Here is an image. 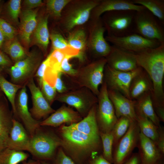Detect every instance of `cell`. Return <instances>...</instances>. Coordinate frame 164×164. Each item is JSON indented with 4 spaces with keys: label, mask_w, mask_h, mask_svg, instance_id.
Segmentation results:
<instances>
[{
    "label": "cell",
    "mask_w": 164,
    "mask_h": 164,
    "mask_svg": "<svg viewBox=\"0 0 164 164\" xmlns=\"http://www.w3.org/2000/svg\"><path fill=\"white\" fill-rule=\"evenodd\" d=\"M4 95V94L3 93V92L1 91V90L0 89V98L2 97Z\"/></svg>",
    "instance_id": "cell-53"
},
{
    "label": "cell",
    "mask_w": 164,
    "mask_h": 164,
    "mask_svg": "<svg viewBox=\"0 0 164 164\" xmlns=\"http://www.w3.org/2000/svg\"><path fill=\"white\" fill-rule=\"evenodd\" d=\"M0 29L5 40H10L15 37L18 32L10 23L0 17Z\"/></svg>",
    "instance_id": "cell-38"
},
{
    "label": "cell",
    "mask_w": 164,
    "mask_h": 164,
    "mask_svg": "<svg viewBox=\"0 0 164 164\" xmlns=\"http://www.w3.org/2000/svg\"><path fill=\"white\" fill-rule=\"evenodd\" d=\"M97 105L78 122L60 129L62 146L67 149L70 157L77 164H83L90 155L97 152L101 143L97 121Z\"/></svg>",
    "instance_id": "cell-1"
},
{
    "label": "cell",
    "mask_w": 164,
    "mask_h": 164,
    "mask_svg": "<svg viewBox=\"0 0 164 164\" xmlns=\"http://www.w3.org/2000/svg\"><path fill=\"white\" fill-rule=\"evenodd\" d=\"M106 64V59L102 57L78 70L76 77L80 85L88 89L97 96L99 92V87L104 82Z\"/></svg>",
    "instance_id": "cell-7"
},
{
    "label": "cell",
    "mask_w": 164,
    "mask_h": 164,
    "mask_svg": "<svg viewBox=\"0 0 164 164\" xmlns=\"http://www.w3.org/2000/svg\"><path fill=\"white\" fill-rule=\"evenodd\" d=\"M100 135L103 147L102 155L107 160L113 164V137L112 132L111 131L108 132L100 131Z\"/></svg>",
    "instance_id": "cell-36"
},
{
    "label": "cell",
    "mask_w": 164,
    "mask_h": 164,
    "mask_svg": "<svg viewBox=\"0 0 164 164\" xmlns=\"http://www.w3.org/2000/svg\"><path fill=\"white\" fill-rule=\"evenodd\" d=\"M105 38L113 45L135 54L162 44L156 40L148 39L135 33L122 37L108 35Z\"/></svg>",
    "instance_id": "cell-12"
},
{
    "label": "cell",
    "mask_w": 164,
    "mask_h": 164,
    "mask_svg": "<svg viewBox=\"0 0 164 164\" xmlns=\"http://www.w3.org/2000/svg\"><path fill=\"white\" fill-rule=\"evenodd\" d=\"M1 2V0H0V2Z\"/></svg>",
    "instance_id": "cell-56"
},
{
    "label": "cell",
    "mask_w": 164,
    "mask_h": 164,
    "mask_svg": "<svg viewBox=\"0 0 164 164\" xmlns=\"http://www.w3.org/2000/svg\"><path fill=\"white\" fill-rule=\"evenodd\" d=\"M44 96L50 105L55 100L56 91L54 87H52L43 79L39 86Z\"/></svg>",
    "instance_id": "cell-39"
},
{
    "label": "cell",
    "mask_w": 164,
    "mask_h": 164,
    "mask_svg": "<svg viewBox=\"0 0 164 164\" xmlns=\"http://www.w3.org/2000/svg\"><path fill=\"white\" fill-rule=\"evenodd\" d=\"M101 0L82 2L73 7L66 16L64 22L65 29L70 31L75 27L83 25L89 18L91 12Z\"/></svg>",
    "instance_id": "cell-15"
},
{
    "label": "cell",
    "mask_w": 164,
    "mask_h": 164,
    "mask_svg": "<svg viewBox=\"0 0 164 164\" xmlns=\"http://www.w3.org/2000/svg\"><path fill=\"white\" fill-rule=\"evenodd\" d=\"M96 96L84 87L60 94L56 96L55 100L74 108L81 116H86L92 107L97 103Z\"/></svg>",
    "instance_id": "cell-9"
},
{
    "label": "cell",
    "mask_w": 164,
    "mask_h": 164,
    "mask_svg": "<svg viewBox=\"0 0 164 164\" xmlns=\"http://www.w3.org/2000/svg\"><path fill=\"white\" fill-rule=\"evenodd\" d=\"M26 85L31 94L32 106L29 111L34 119L39 121L55 112L44 96L40 88L35 84L33 77L29 80Z\"/></svg>",
    "instance_id": "cell-16"
},
{
    "label": "cell",
    "mask_w": 164,
    "mask_h": 164,
    "mask_svg": "<svg viewBox=\"0 0 164 164\" xmlns=\"http://www.w3.org/2000/svg\"><path fill=\"white\" fill-rule=\"evenodd\" d=\"M140 159L138 153L132 154L130 157L122 164H140Z\"/></svg>",
    "instance_id": "cell-49"
},
{
    "label": "cell",
    "mask_w": 164,
    "mask_h": 164,
    "mask_svg": "<svg viewBox=\"0 0 164 164\" xmlns=\"http://www.w3.org/2000/svg\"><path fill=\"white\" fill-rule=\"evenodd\" d=\"M20 0H10L7 3L4 11L2 13V16H0L9 22L16 25H19V17L20 15L21 9Z\"/></svg>",
    "instance_id": "cell-33"
},
{
    "label": "cell",
    "mask_w": 164,
    "mask_h": 164,
    "mask_svg": "<svg viewBox=\"0 0 164 164\" xmlns=\"http://www.w3.org/2000/svg\"><path fill=\"white\" fill-rule=\"evenodd\" d=\"M49 16L47 14L39 18L31 37L30 45H37L44 53L46 52L49 42L50 34L48 26Z\"/></svg>",
    "instance_id": "cell-26"
},
{
    "label": "cell",
    "mask_w": 164,
    "mask_h": 164,
    "mask_svg": "<svg viewBox=\"0 0 164 164\" xmlns=\"http://www.w3.org/2000/svg\"><path fill=\"white\" fill-rule=\"evenodd\" d=\"M164 163L163 162V159L158 162L156 164H162Z\"/></svg>",
    "instance_id": "cell-54"
},
{
    "label": "cell",
    "mask_w": 164,
    "mask_h": 164,
    "mask_svg": "<svg viewBox=\"0 0 164 164\" xmlns=\"http://www.w3.org/2000/svg\"><path fill=\"white\" fill-rule=\"evenodd\" d=\"M23 86L8 81L0 71V89L7 97L11 105L13 113L17 118L15 106L16 94Z\"/></svg>",
    "instance_id": "cell-29"
},
{
    "label": "cell",
    "mask_w": 164,
    "mask_h": 164,
    "mask_svg": "<svg viewBox=\"0 0 164 164\" xmlns=\"http://www.w3.org/2000/svg\"><path fill=\"white\" fill-rule=\"evenodd\" d=\"M162 164H164V163H163Z\"/></svg>",
    "instance_id": "cell-55"
},
{
    "label": "cell",
    "mask_w": 164,
    "mask_h": 164,
    "mask_svg": "<svg viewBox=\"0 0 164 164\" xmlns=\"http://www.w3.org/2000/svg\"><path fill=\"white\" fill-rule=\"evenodd\" d=\"M23 4L25 10H31L43 5V3L41 0H25Z\"/></svg>",
    "instance_id": "cell-45"
},
{
    "label": "cell",
    "mask_w": 164,
    "mask_h": 164,
    "mask_svg": "<svg viewBox=\"0 0 164 164\" xmlns=\"http://www.w3.org/2000/svg\"><path fill=\"white\" fill-rule=\"evenodd\" d=\"M153 89L152 83L150 77L142 68L131 82L129 88L130 98L136 100L146 93H152Z\"/></svg>",
    "instance_id": "cell-25"
},
{
    "label": "cell",
    "mask_w": 164,
    "mask_h": 164,
    "mask_svg": "<svg viewBox=\"0 0 164 164\" xmlns=\"http://www.w3.org/2000/svg\"><path fill=\"white\" fill-rule=\"evenodd\" d=\"M29 156L22 151L6 148L0 153V164H18L26 161Z\"/></svg>",
    "instance_id": "cell-32"
},
{
    "label": "cell",
    "mask_w": 164,
    "mask_h": 164,
    "mask_svg": "<svg viewBox=\"0 0 164 164\" xmlns=\"http://www.w3.org/2000/svg\"><path fill=\"white\" fill-rule=\"evenodd\" d=\"M105 58L107 64L117 70L129 72L134 70L139 67L134 53L114 45L111 46V51Z\"/></svg>",
    "instance_id": "cell-13"
},
{
    "label": "cell",
    "mask_w": 164,
    "mask_h": 164,
    "mask_svg": "<svg viewBox=\"0 0 164 164\" xmlns=\"http://www.w3.org/2000/svg\"><path fill=\"white\" fill-rule=\"evenodd\" d=\"M88 164H112L104 159L102 155L95 156Z\"/></svg>",
    "instance_id": "cell-48"
},
{
    "label": "cell",
    "mask_w": 164,
    "mask_h": 164,
    "mask_svg": "<svg viewBox=\"0 0 164 164\" xmlns=\"http://www.w3.org/2000/svg\"><path fill=\"white\" fill-rule=\"evenodd\" d=\"M101 85L97 96L96 118L100 131L108 132L112 131L118 118L109 98L107 85L104 81Z\"/></svg>",
    "instance_id": "cell-6"
},
{
    "label": "cell",
    "mask_w": 164,
    "mask_h": 164,
    "mask_svg": "<svg viewBox=\"0 0 164 164\" xmlns=\"http://www.w3.org/2000/svg\"><path fill=\"white\" fill-rule=\"evenodd\" d=\"M42 164H50V163L46 161H40Z\"/></svg>",
    "instance_id": "cell-52"
},
{
    "label": "cell",
    "mask_w": 164,
    "mask_h": 164,
    "mask_svg": "<svg viewBox=\"0 0 164 164\" xmlns=\"http://www.w3.org/2000/svg\"><path fill=\"white\" fill-rule=\"evenodd\" d=\"M53 164H77L61 148L53 159Z\"/></svg>",
    "instance_id": "cell-42"
},
{
    "label": "cell",
    "mask_w": 164,
    "mask_h": 164,
    "mask_svg": "<svg viewBox=\"0 0 164 164\" xmlns=\"http://www.w3.org/2000/svg\"><path fill=\"white\" fill-rule=\"evenodd\" d=\"M159 136L157 142L155 144L161 152L164 154V131L161 126L159 129Z\"/></svg>",
    "instance_id": "cell-47"
},
{
    "label": "cell",
    "mask_w": 164,
    "mask_h": 164,
    "mask_svg": "<svg viewBox=\"0 0 164 164\" xmlns=\"http://www.w3.org/2000/svg\"><path fill=\"white\" fill-rule=\"evenodd\" d=\"M30 137L25 127L14 118L8 140L7 148L16 151H29Z\"/></svg>",
    "instance_id": "cell-22"
},
{
    "label": "cell",
    "mask_w": 164,
    "mask_h": 164,
    "mask_svg": "<svg viewBox=\"0 0 164 164\" xmlns=\"http://www.w3.org/2000/svg\"><path fill=\"white\" fill-rule=\"evenodd\" d=\"M37 9H24L20 14L18 34L21 43L27 50L30 46L31 37L37 23Z\"/></svg>",
    "instance_id": "cell-18"
},
{
    "label": "cell",
    "mask_w": 164,
    "mask_h": 164,
    "mask_svg": "<svg viewBox=\"0 0 164 164\" xmlns=\"http://www.w3.org/2000/svg\"><path fill=\"white\" fill-rule=\"evenodd\" d=\"M135 55L138 66L145 71L152 80L153 89L151 97L155 111L164 109V43Z\"/></svg>",
    "instance_id": "cell-2"
},
{
    "label": "cell",
    "mask_w": 164,
    "mask_h": 164,
    "mask_svg": "<svg viewBox=\"0 0 164 164\" xmlns=\"http://www.w3.org/2000/svg\"><path fill=\"white\" fill-rule=\"evenodd\" d=\"M70 0H48L46 2V10L49 15L58 18L61 16L64 7L71 2Z\"/></svg>",
    "instance_id": "cell-37"
},
{
    "label": "cell",
    "mask_w": 164,
    "mask_h": 164,
    "mask_svg": "<svg viewBox=\"0 0 164 164\" xmlns=\"http://www.w3.org/2000/svg\"><path fill=\"white\" fill-rule=\"evenodd\" d=\"M108 89L109 98L113 105L118 118L124 116L132 121H136L135 101L128 98L118 92Z\"/></svg>",
    "instance_id": "cell-19"
},
{
    "label": "cell",
    "mask_w": 164,
    "mask_h": 164,
    "mask_svg": "<svg viewBox=\"0 0 164 164\" xmlns=\"http://www.w3.org/2000/svg\"><path fill=\"white\" fill-rule=\"evenodd\" d=\"M26 85H23L19 91L15 99V106L17 118H18L22 121L31 138L36 129L40 126L41 121L34 119L29 110L28 96Z\"/></svg>",
    "instance_id": "cell-14"
},
{
    "label": "cell",
    "mask_w": 164,
    "mask_h": 164,
    "mask_svg": "<svg viewBox=\"0 0 164 164\" xmlns=\"http://www.w3.org/2000/svg\"><path fill=\"white\" fill-rule=\"evenodd\" d=\"M135 4L144 7L164 25V0H132Z\"/></svg>",
    "instance_id": "cell-31"
},
{
    "label": "cell",
    "mask_w": 164,
    "mask_h": 164,
    "mask_svg": "<svg viewBox=\"0 0 164 164\" xmlns=\"http://www.w3.org/2000/svg\"><path fill=\"white\" fill-rule=\"evenodd\" d=\"M142 69L139 67L132 71H121L115 70L106 64L104 71V81L108 89L118 92L130 99L129 94L130 83L134 77Z\"/></svg>",
    "instance_id": "cell-11"
},
{
    "label": "cell",
    "mask_w": 164,
    "mask_h": 164,
    "mask_svg": "<svg viewBox=\"0 0 164 164\" xmlns=\"http://www.w3.org/2000/svg\"><path fill=\"white\" fill-rule=\"evenodd\" d=\"M22 164H42L41 162L37 160H29L22 162Z\"/></svg>",
    "instance_id": "cell-51"
},
{
    "label": "cell",
    "mask_w": 164,
    "mask_h": 164,
    "mask_svg": "<svg viewBox=\"0 0 164 164\" xmlns=\"http://www.w3.org/2000/svg\"><path fill=\"white\" fill-rule=\"evenodd\" d=\"M75 57L69 55L64 58L60 66V72L71 76L76 77L78 73V70L74 69L72 65L69 63V60Z\"/></svg>",
    "instance_id": "cell-41"
},
{
    "label": "cell",
    "mask_w": 164,
    "mask_h": 164,
    "mask_svg": "<svg viewBox=\"0 0 164 164\" xmlns=\"http://www.w3.org/2000/svg\"><path fill=\"white\" fill-rule=\"evenodd\" d=\"M136 115V121L140 132L156 144L159 138V127L156 126L148 118L143 116Z\"/></svg>",
    "instance_id": "cell-30"
},
{
    "label": "cell",
    "mask_w": 164,
    "mask_h": 164,
    "mask_svg": "<svg viewBox=\"0 0 164 164\" xmlns=\"http://www.w3.org/2000/svg\"><path fill=\"white\" fill-rule=\"evenodd\" d=\"M13 118L12 112L4 95L0 98V153L7 148Z\"/></svg>",
    "instance_id": "cell-24"
},
{
    "label": "cell",
    "mask_w": 164,
    "mask_h": 164,
    "mask_svg": "<svg viewBox=\"0 0 164 164\" xmlns=\"http://www.w3.org/2000/svg\"><path fill=\"white\" fill-rule=\"evenodd\" d=\"M158 19L146 9L136 11L134 19V33L149 39L164 43V30Z\"/></svg>",
    "instance_id": "cell-4"
},
{
    "label": "cell",
    "mask_w": 164,
    "mask_h": 164,
    "mask_svg": "<svg viewBox=\"0 0 164 164\" xmlns=\"http://www.w3.org/2000/svg\"><path fill=\"white\" fill-rule=\"evenodd\" d=\"M145 8L141 5L135 4L131 0H101L99 4L93 10L95 19L100 18L105 12L111 11L131 10L138 11Z\"/></svg>",
    "instance_id": "cell-23"
},
{
    "label": "cell",
    "mask_w": 164,
    "mask_h": 164,
    "mask_svg": "<svg viewBox=\"0 0 164 164\" xmlns=\"http://www.w3.org/2000/svg\"><path fill=\"white\" fill-rule=\"evenodd\" d=\"M13 63L9 57L2 50H0V71H3L9 68Z\"/></svg>",
    "instance_id": "cell-44"
},
{
    "label": "cell",
    "mask_w": 164,
    "mask_h": 164,
    "mask_svg": "<svg viewBox=\"0 0 164 164\" xmlns=\"http://www.w3.org/2000/svg\"><path fill=\"white\" fill-rule=\"evenodd\" d=\"M67 42L69 46L83 52L87 44L86 35L84 30L79 29L72 32L69 35Z\"/></svg>",
    "instance_id": "cell-34"
},
{
    "label": "cell",
    "mask_w": 164,
    "mask_h": 164,
    "mask_svg": "<svg viewBox=\"0 0 164 164\" xmlns=\"http://www.w3.org/2000/svg\"><path fill=\"white\" fill-rule=\"evenodd\" d=\"M62 145V142L55 134L38 128L30 138L29 152L36 160L46 161L53 160L56 149Z\"/></svg>",
    "instance_id": "cell-3"
},
{
    "label": "cell",
    "mask_w": 164,
    "mask_h": 164,
    "mask_svg": "<svg viewBox=\"0 0 164 164\" xmlns=\"http://www.w3.org/2000/svg\"><path fill=\"white\" fill-rule=\"evenodd\" d=\"M61 72H60L57 76L54 87L56 91L60 94L63 93L67 91V88L65 85L61 78Z\"/></svg>",
    "instance_id": "cell-46"
},
{
    "label": "cell",
    "mask_w": 164,
    "mask_h": 164,
    "mask_svg": "<svg viewBox=\"0 0 164 164\" xmlns=\"http://www.w3.org/2000/svg\"><path fill=\"white\" fill-rule=\"evenodd\" d=\"M105 30L100 18L95 19L90 33L89 45L92 53L97 57H106L111 50V46L104 36Z\"/></svg>",
    "instance_id": "cell-17"
},
{
    "label": "cell",
    "mask_w": 164,
    "mask_h": 164,
    "mask_svg": "<svg viewBox=\"0 0 164 164\" xmlns=\"http://www.w3.org/2000/svg\"><path fill=\"white\" fill-rule=\"evenodd\" d=\"M2 50L9 56L13 64L24 59L29 54L16 37L5 40Z\"/></svg>",
    "instance_id": "cell-28"
},
{
    "label": "cell",
    "mask_w": 164,
    "mask_h": 164,
    "mask_svg": "<svg viewBox=\"0 0 164 164\" xmlns=\"http://www.w3.org/2000/svg\"><path fill=\"white\" fill-rule=\"evenodd\" d=\"M2 8H0V14ZM5 40V37L0 29V50H2L3 45Z\"/></svg>",
    "instance_id": "cell-50"
},
{
    "label": "cell",
    "mask_w": 164,
    "mask_h": 164,
    "mask_svg": "<svg viewBox=\"0 0 164 164\" xmlns=\"http://www.w3.org/2000/svg\"><path fill=\"white\" fill-rule=\"evenodd\" d=\"M140 133L136 121L132 122L126 132L113 148V164H122L130 157L137 146Z\"/></svg>",
    "instance_id": "cell-10"
},
{
    "label": "cell",
    "mask_w": 164,
    "mask_h": 164,
    "mask_svg": "<svg viewBox=\"0 0 164 164\" xmlns=\"http://www.w3.org/2000/svg\"><path fill=\"white\" fill-rule=\"evenodd\" d=\"M82 119L81 116L77 111L63 105L41 121L40 125L57 127L64 123L71 124L76 123Z\"/></svg>",
    "instance_id": "cell-21"
},
{
    "label": "cell",
    "mask_w": 164,
    "mask_h": 164,
    "mask_svg": "<svg viewBox=\"0 0 164 164\" xmlns=\"http://www.w3.org/2000/svg\"><path fill=\"white\" fill-rule=\"evenodd\" d=\"M49 63L48 57L44 60L38 67L34 77H36L39 86L43 80L44 74Z\"/></svg>",
    "instance_id": "cell-43"
},
{
    "label": "cell",
    "mask_w": 164,
    "mask_h": 164,
    "mask_svg": "<svg viewBox=\"0 0 164 164\" xmlns=\"http://www.w3.org/2000/svg\"><path fill=\"white\" fill-rule=\"evenodd\" d=\"M41 59L40 55L33 52L7 69L12 82L22 86L26 85L29 80L34 77L41 64Z\"/></svg>",
    "instance_id": "cell-8"
},
{
    "label": "cell",
    "mask_w": 164,
    "mask_h": 164,
    "mask_svg": "<svg viewBox=\"0 0 164 164\" xmlns=\"http://www.w3.org/2000/svg\"><path fill=\"white\" fill-rule=\"evenodd\" d=\"M136 11L131 10L111 11L105 12L103 25L109 36L122 37L134 33Z\"/></svg>",
    "instance_id": "cell-5"
},
{
    "label": "cell",
    "mask_w": 164,
    "mask_h": 164,
    "mask_svg": "<svg viewBox=\"0 0 164 164\" xmlns=\"http://www.w3.org/2000/svg\"><path fill=\"white\" fill-rule=\"evenodd\" d=\"M52 44L53 51L64 49L68 46L67 41L61 35L57 32H53L50 35Z\"/></svg>",
    "instance_id": "cell-40"
},
{
    "label": "cell",
    "mask_w": 164,
    "mask_h": 164,
    "mask_svg": "<svg viewBox=\"0 0 164 164\" xmlns=\"http://www.w3.org/2000/svg\"><path fill=\"white\" fill-rule=\"evenodd\" d=\"M140 164H156L163 159L164 155L155 143L140 132L137 146Z\"/></svg>",
    "instance_id": "cell-20"
},
{
    "label": "cell",
    "mask_w": 164,
    "mask_h": 164,
    "mask_svg": "<svg viewBox=\"0 0 164 164\" xmlns=\"http://www.w3.org/2000/svg\"><path fill=\"white\" fill-rule=\"evenodd\" d=\"M132 122L125 117L122 116L118 118L111 131L113 137V148L126 132Z\"/></svg>",
    "instance_id": "cell-35"
},
{
    "label": "cell",
    "mask_w": 164,
    "mask_h": 164,
    "mask_svg": "<svg viewBox=\"0 0 164 164\" xmlns=\"http://www.w3.org/2000/svg\"><path fill=\"white\" fill-rule=\"evenodd\" d=\"M135 101L136 115L143 116L148 118L156 126H161L160 121L154 109L151 92L144 94Z\"/></svg>",
    "instance_id": "cell-27"
}]
</instances>
